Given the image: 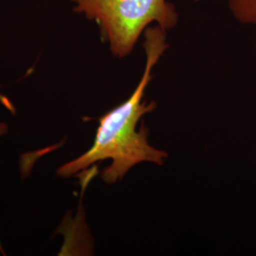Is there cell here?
I'll return each instance as SVG.
<instances>
[{
	"mask_svg": "<svg viewBox=\"0 0 256 256\" xmlns=\"http://www.w3.org/2000/svg\"><path fill=\"white\" fill-rule=\"evenodd\" d=\"M144 36L146 66L136 88L128 100L102 116L92 147L62 165L57 170L61 178H70L96 162L110 160L101 178L106 184H114L122 180L135 165L142 162L164 164L168 153L151 146L149 129L144 124L138 128V124L144 116L156 108V102H144V97L153 70L168 48L167 30L153 25L147 28Z\"/></svg>",
	"mask_w": 256,
	"mask_h": 256,
	"instance_id": "cell-1",
	"label": "cell"
},
{
	"mask_svg": "<svg viewBox=\"0 0 256 256\" xmlns=\"http://www.w3.org/2000/svg\"><path fill=\"white\" fill-rule=\"evenodd\" d=\"M74 10L93 20L115 57L130 54L147 28L167 32L176 27L178 14L168 0H70Z\"/></svg>",
	"mask_w": 256,
	"mask_h": 256,
	"instance_id": "cell-2",
	"label": "cell"
},
{
	"mask_svg": "<svg viewBox=\"0 0 256 256\" xmlns=\"http://www.w3.org/2000/svg\"><path fill=\"white\" fill-rule=\"evenodd\" d=\"M234 18L244 25H256V0H228Z\"/></svg>",
	"mask_w": 256,
	"mask_h": 256,
	"instance_id": "cell-3",
	"label": "cell"
},
{
	"mask_svg": "<svg viewBox=\"0 0 256 256\" xmlns=\"http://www.w3.org/2000/svg\"><path fill=\"white\" fill-rule=\"evenodd\" d=\"M7 129H8V126H7L6 124L0 122V137L7 132Z\"/></svg>",
	"mask_w": 256,
	"mask_h": 256,
	"instance_id": "cell-4",
	"label": "cell"
},
{
	"mask_svg": "<svg viewBox=\"0 0 256 256\" xmlns=\"http://www.w3.org/2000/svg\"></svg>",
	"mask_w": 256,
	"mask_h": 256,
	"instance_id": "cell-5",
	"label": "cell"
}]
</instances>
